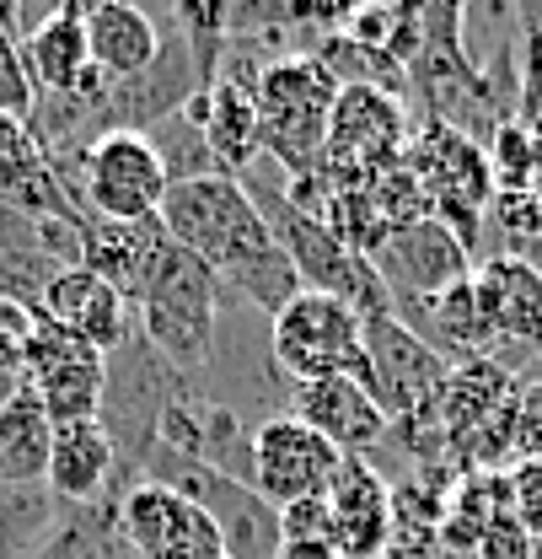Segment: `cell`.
Wrapping results in <instances>:
<instances>
[{
	"instance_id": "1",
	"label": "cell",
	"mask_w": 542,
	"mask_h": 559,
	"mask_svg": "<svg viewBox=\"0 0 542 559\" xmlns=\"http://www.w3.org/2000/svg\"><path fill=\"white\" fill-rule=\"evenodd\" d=\"M156 221L178 248H189L220 280L226 296L258 307L264 318H274L279 307H290L301 296V280L290 270L279 237L269 231L264 210L253 205L248 178L204 173L189 183H172Z\"/></svg>"
},
{
	"instance_id": "2",
	"label": "cell",
	"mask_w": 542,
	"mask_h": 559,
	"mask_svg": "<svg viewBox=\"0 0 542 559\" xmlns=\"http://www.w3.org/2000/svg\"><path fill=\"white\" fill-rule=\"evenodd\" d=\"M220 307H226L220 280L209 275L189 248H178L167 237V248H161V259H156V270H150L135 301L140 340L178 377H200L215 360V345H220Z\"/></svg>"
},
{
	"instance_id": "3",
	"label": "cell",
	"mask_w": 542,
	"mask_h": 559,
	"mask_svg": "<svg viewBox=\"0 0 542 559\" xmlns=\"http://www.w3.org/2000/svg\"><path fill=\"white\" fill-rule=\"evenodd\" d=\"M253 103H258V140H264V151L274 162L285 167V183L312 178L323 167L339 81L317 66L306 49L274 55L253 75Z\"/></svg>"
},
{
	"instance_id": "4",
	"label": "cell",
	"mask_w": 542,
	"mask_h": 559,
	"mask_svg": "<svg viewBox=\"0 0 542 559\" xmlns=\"http://www.w3.org/2000/svg\"><path fill=\"white\" fill-rule=\"evenodd\" d=\"M248 194H253V205L264 210L269 231L279 237V248H285L290 270L301 280V290L334 296L344 307H354L365 323H371V318H393V296H387V285H382L376 264H371L365 253L344 248L317 215L296 210L285 200V189H253V183H248Z\"/></svg>"
},
{
	"instance_id": "5",
	"label": "cell",
	"mask_w": 542,
	"mask_h": 559,
	"mask_svg": "<svg viewBox=\"0 0 542 559\" xmlns=\"http://www.w3.org/2000/svg\"><path fill=\"white\" fill-rule=\"evenodd\" d=\"M65 183L70 205L81 215H97V221H156L161 200L172 189L156 145L140 135V130H113V135H97L65 173H55Z\"/></svg>"
},
{
	"instance_id": "6",
	"label": "cell",
	"mask_w": 542,
	"mask_h": 559,
	"mask_svg": "<svg viewBox=\"0 0 542 559\" xmlns=\"http://www.w3.org/2000/svg\"><path fill=\"white\" fill-rule=\"evenodd\" d=\"M269 355L290 382H317V377H354L371 388L365 366V318L334 296L301 290L290 307L269 318Z\"/></svg>"
},
{
	"instance_id": "7",
	"label": "cell",
	"mask_w": 542,
	"mask_h": 559,
	"mask_svg": "<svg viewBox=\"0 0 542 559\" xmlns=\"http://www.w3.org/2000/svg\"><path fill=\"white\" fill-rule=\"evenodd\" d=\"M404 167L424 189L430 215L473 253L478 264V231H483V215H489V200H494V178H489L483 145H473L468 135H457L446 124H419L408 135Z\"/></svg>"
},
{
	"instance_id": "8",
	"label": "cell",
	"mask_w": 542,
	"mask_h": 559,
	"mask_svg": "<svg viewBox=\"0 0 542 559\" xmlns=\"http://www.w3.org/2000/svg\"><path fill=\"white\" fill-rule=\"evenodd\" d=\"M365 366H371V393L387 409L393 430H441V393L451 377V360H441L419 334H408L398 318H371L365 323ZM446 441V436H441Z\"/></svg>"
},
{
	"instance_id": "9",
	"label": "cell",
	"mask_w": 542,
	"mask_h": 559,
	"mask_svg": "<svg viewBox=\"0 0 542 559\" xmlns=\"http://www.w3.org/2000/svg\"><path fill=\"white\" fill-rule=\"evenodd\" d=\"M408 108L371 86H339L328 145H323V178L328 183H371L387 167H398L408 151Z\"/></svg>"
},
{
	"instance_id": "10",
	"label": "cell",
	"mask_w": 542,
	"mask_h": 559,
	"mask_svg": "<svg viewBox=\"0 0 542 559\" xmlns=\"http://www.w3.org/2000/svg\"><path fill=\"white\" fill-rule=\"evenodd\" d=\"M22 382L38 393L44 415L55 425H75V419L103 415V388H108V355L92 345L70 340L60 329H49L44 318L33 323V340L22 349Z\"/></svg>"
},
{
	"instance_id": "11",
	"label": "cell",
	"mask_w": 542,
	"mask_h": 559,
	"mask_svg": "<svg viewBox=\"0 0 542 559\" xmlns=\"http://www.w3.org/2000/svg\"><path fill=\"white\" fill-rule=\"evenodd\" d=\"M113 516H119V533L130 538V549L140 559H226L215 522L189 495L167 485L135 479L113 500Z\"/></svg>"
},
{
	"instance_id": "12",
	"label": "cell",
	"mask_w": 542,
	"mask_h": 559,
	"mask_svg": "<svg viewBox=\"0 0 542 559\" xmlns=\"http://www.w3.org/2000/svg\"><path fill=\"white\" fill-rule=\"evenodd\" d=\"M81 264V221L0 210V296L38 318L49 280Z\"/></svg>"
},
{
	"instance_id": "13",
	"label": "cell",
	"mask_w": 542,
	"mask_h": 559,
	"mask_svg": "<svg viewBox=\"0 0 542 559\" xmlns=\"http://www.w3.org/2000/svg\"><path fill=\"white\" fill-rule=\"evenodd\" d=\"M371 264H376V275H382L387 296H393V312L419 307V301H435L441 290H451V285H462V280L473 275V253L435 215H424L413 226H398L371 253Z\"/></svg>"
},
{
	"instance_id": "14",
	"label": "cell",
	"mask_w": 542,
	"mask_h": 559,
	"mask_svg": "<svg viewBox=\"0 0 542 559\" xmlns=\"http://www.w3.org/2000/svg\"><path fill=\"white\" fill-rule=\"evenodd\" d=\"M344 468V452H334L317 430H306L296 415H274L253 425V489L269 506H296L312 495H328L334 474Z\"/></svg>"
},
{
	"instance_id": "15",
	"label": "cell",
	"mask_w": 542,
	"mask_h": 559,
	"mask_svg": "<svg viewBox=\"0 0 542 559\" xmlns=\"http://www.w3.org/2000/svg\"><path fill=\"white\" fill-rule=\"evenodd\" d=\"M306 430H317L334 452L344 457H371L387 436H393V419L376 404V393L354 377H317V382H296L290 388V409Z\"/></svg>"
},
{
	"instance_id": "16",
	"label": "cell",
	"mask_w": 542,
	"mask_h": 559,
	"mask_svg": "<svg viewBox=\"0 0 542 559\" xmlns=\"http://www.w3.org/2000/svg\"><path fill=\"white\" fill-rule=\"evenodd\" d=\"M393 527V485L365 457H344L328 485V544L339 549V559H387Z\"/></svg>"
},
{
	"instance_id": "17",
	"label": "cell",
	"mask_w": 542,
	"mask_h": 559,
	"mask_svg": "<svg viewBox=\"0 0 542 559\" xmlns=\"http://www.w3.org/2000/svg\"><path fill=\"white\" fill-rule=\"evenodd\" d=\"M38 318H44L49 329L70 334V340L92 345L97 355H113V349L135 334V307H130L108 280H97L92 270H81V264L65 270L60 280H49V290H44V301H38Z\"/></svg>"
},
{
	"instance_id": "18",
	"label": "cell",
	"mask_w": 542,
	"mask_h": 559,
	"mask_svg": "<svg viewBox=\"0 0 542 559\" xmlns=\"http://www.w3.org/2000/svg\"><path fill=\"white\" fill-rule=\"evenodd\" d=\"M473 296L489 334L499 345H542V280L510 259V253H483L473 264Z\"/></svg>"
},
{
	"instance_id": "19",
	"label": "cell",
	"mask_w": 542,
	"mask_h": 559,
	"mask_svg": "<svg viewBox=\"0 0 542 559\" xmlns=\"http://www.w3.org/2000/svg\"><path fill=\"white\" fill-rule=\"evenodd\" d=\"M49 495L60 506H103L119 489V452L103 430V419H75L55 425V447H49Z\"/></svg>"
},
{
	"instance_id": "20",
	"label": "cell",
	"mask_w": 542,
	"mask_h": 559,
	"mask_svg": "<svg viewBox=\"0 0 542 559\" xmlns=\"http://www.w3.org/2000/svg\"><path fill=\"white\" fill-rule=\"evenodd\" d=\"M167 248V231L161 221H97V215H81V270H92L97 280H108L130 307L140 301L145 280L156 270Z\"/></svg>"
},
{
	"instance_id": "21",
	"label": "cell",
	"mask_w": 542,
	"mask_h": 559,
	"mask_svg": "<svg viewBox=\"0 0 542 559\" xmlns=\"http://www.w3.org/2000/svg\"><path fill=\"white\" fill-rule=\"evenodd\" d=\"M81 22H86L92 66L108 81H130L161 55V22L130 0H97V5L81 11Z\"/></svg>"
},
{
	"instance_id": "22",
	"label": "cell",
	"mask_w": 542,
	"mask_h": 559,
	"mask_svg": "<svg viewBox=\"0 0 542 559\" xmlns=\"http://www.w3.org/2000/svg\"><path fill=\"white\" fill-rule=\"evenodd\" d=\"M81 11H86V5L44 11V16L22 33L27 70H33V86H38V92H75L81 75L92 70V49H86V22H81Z\"/></svg>"
},
{
	"instance_id": "23",
	"label": "cell",
	"mask_w": 542,
	"mask_h": 559,
	"mask_svg": "<svg viewBox=\"0 0 542 559\" xmlns=\"http://www.w3.org/2000/svg\"><path fill=\"white\" fill-rule=\"evenodd\" d=\"M55 447V419L44 415L38 393L22 382L16 399L0 409V485H44Z\"/></svg>"
},
{
	"instance_id": "24",
	"label": "cell",
	"mask_w": 542,
	"mask_h": 559,
	"mask_svg": "<svg viewBox=\"0 0 542 559\" xmlns=\"http://www.w3.org/2000/svg\"><path fill=\"white\" fill-rule=\"evenodd\" d=\"M65 511L49 485H0V559H27L65 522Z\"/></svg>"
},
{
	"instance_id": "25",
	"label": "cell",
	"mask_w": 542,
	"mask_h": 559,
	"mask_svg": "<svg viewBox=\"0 0 542 559\" xmlns=\"http://www.w3.org/2000/svg\"><path fill=\"white\" fill-rule=\"evenodd\" d=\"M312 60L328 70L339 86H371V92H387V97L408 103V70L393 55H382V49H365V44H354L344 33H323L312 44Z\"/></svg>"
},
{
	"instance_id": "26",
	"label": "cell",
	"mask_w": 542,
	"mask_h": 559,
	"mask_svg": "<svg viewBox=\"0 0 542 559\" xmlns=\"http://www.w3.org/2000/svg\"><path fill=\"white\" fill-rule=\"evenodd\" d=\"M483 162L494 178V194H516V189H538L542 183V156L538 140L521 119H505L494 135L483 140Z\"/></svg>"
},
{
	"instance_id": "27",
	"label": "cell",
	"mask_w": 542,
	"mask_h": 559,
	"mask_svg": "<svg viewBox=\"0 0 542 559\" xmlns=\"http://www.w3.org/2000/svg\"><path fill=\"white\" fill-rule=\"evenodd\" d=\"M33 97H38V86H33V70H27V49H22L16 5H0V114L27 119Z\"/></svg>"
},
{
	"instance_id": "28",
	"label": "cell",
	"mask_w": 542,
	"mask_h": 559,
	"mask_svg": "<svg viewBox=\"0 0 542 559\" xmlns=\"http://www.w3.org/2000/svg\"><path fill=\"white\" fill-rule=\"evenodd\" d=\"M49 173V156H44V145L33 140V130L22 124V119H11V114H0V205L5 200H16L27 183H38Z\"/></svg>"
},
{
	"instance_id": "29",
	"label": "cell",
	"mask_w": 542,
	"mask_h": 559,
	"mask_svg": "<svg viewBox=\"0 0 542 559\" xmlns=\"http://www.w3.org/2000/svg\"><path fill=\"white\" fill-rule=\"evenodd\" d=\"M505 479H510V516H516L532 538H542V457L510 463Z\"/></svg>"
},
{
	"instance_id": "30",
	"label": "cell",
	"mask_w": 542,
	"mask_h": 559,
	"mask_svg": "<svg viewBox=\"0 0 542 559\" xmlns=\"http://www.w3.org/2000/svg\"><path fill=\"white\" fill-rule=\"evenodd\" d=\"M27 559H92V506H70L65 522Z\"/></svg>"
},
{
	"instance_id": "31",
	"label": "cell",
	"mask_w": 542,
	"mask_h": 559,
	"mask_svg": "<svg viewBox=\"0 0 542 559\" xmlns=\"http://www.w3.org/2000/svg\"><path fill=\"white\" fill-rule=\"evenodd\" d=\"M532 544H538V538H532L516 516H494V522L478 533V544L468 559H532Z\"/></svg>"
},
{
	"instance_id": "32",
	"label": "cell",
	"mask_w": 542,
	"mask_h": 559,
	"mask_svg": "<svg viewBox=\"0 0 542 559\" xmlns=\"http://www.w3.org/2000/svg\"><path fill=\"white\" fill-rule=\"evenodd\" d=\"M33 312L27 307H16V301H5L0 296V360H22V349L33 340Z\"/></svg>"
},
{
	"instance_id": "33",
	"label": "cell",
	"mask_w": 542,
	"mask_h": 559,
	"mask_svg": "<svg viewBox=\"0 0 542 559\" xmlns=\"http://www.w3.org/2000/svg\"><path fill=\"white\" fill-rule=\"evenodd\" d=\"M274 559H339V549L328 538H285Z\"/></svg>"
},
{
	"instance_id": "34",
	"label": "cell",
	"mask_w": 542,
	"mask_h": 559,
	"mask_svg": "<svg viewBox=\"0 0 542 559\" xmlns=\"http://www.w3.org/2000/svg\"><path fill=\"white\" fill-rule=\"evenodd\" d=\"M16 388H22V366L16 360H0V409L16 399Z\"/></svg>"
},
{
	"instance_id": "35",
	"label": "cell",
	"mask_w": 542,
	"mask_h": 559,
	"mask_svg": "<svg viewBox=\"0 0 542 559\" xmlns=\"http://www.w3.org/2000/svg\"><path fill=\"white\" fill-rule=\"evenodd\" d=\"M510 259H521V264H527V270L542 280V237H538V242H527L521 253H510Z\"/></svg>"
},
{
	"instance_id": "36",
	"label": "cell",
	"mask_w": 542,
	"mask_h": 559,
	"mask_svg": "<svg viewBox=\"0 0 542 559\" xmlns=\"http://www.w3.org/2000/svg\"><path fill=\"white\" fill-rule=\"evenodd\" d=\"M532 559H542V538H538V544H532Z\"/></svg>"
},
{
	"instance_id": "37",
	"label": "cell",
	"mask_w": 542,
	"mask_h": 559,
	"mask_svg": "<svg viewBox=\"0 0 542 559\" xmlns=\"http://www.w3.org/2000/svg\"><path fill=\"white\" fill-rule=\"evenodd\" d=\"M538 355H542V345H538Z\"/></svg>"
}]
</instances>
